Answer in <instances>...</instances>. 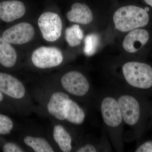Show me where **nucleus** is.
Returning <instances> with one entry per match:
<instances>
[{
  "label": "nucleus",
  "instance_id": "obj_1",
  "mask_svg": "<svg viewBox=\"0 0 152 152\" xmlns=\"http://www.w3.org/2000/svg\"><path fill=\"white\" fill-rule=\"evenodd\" d=\"M36 106L35 113L51 119L65 121L71 98L54 83L35 86L30 91Z\"/></svg>",
  "mask_w": 152,
  "mask_h": 152
},
{
  "label": "nucleus",
  "instance_id": "obj_2",
  "mask_svg": "<svg viewBox=\"0 0 152 152\" xmlns=\"http://www.w3.org/2000/svg\"><path fill=\"white\" fill-rule=\"evenodd\" d=\"M0 91L16 111L18 115H30L36 106L26 86L16 77L0 72Z\"/></svg>",
  "mask_w": 152,
  "mask_h": 152
},
{
  "label": "nucleus",
  "instance_id": "obj_3",
  "mask_svg": "<svg viewBox=\"0 0 152 152\" xmlns=\"http://www.w3.org/2000/svg\"><path fill=\"white\" fill-rule=\"evenodd\" d=\"M142 96L122 94L117 98L124 122L141 134L151 110L149 104Z\"/></svg>",
  "mask_w": 152,
  "mask_h": 152
},
{
  "label": "nucleus",
  "instance_id": "obj_4",
  "mask_svg": "<svg viewBox=\"0 0 152 152\" xmlns=\"http://www.w3.org/2000/svg\"><path fill=\"white\" fill-rule=\"evenodd\" d=\"M123 75L130 86L139 91L152 92V67L145 63L128 62L122 67Z\"/></svg>",
  "mask_w": 152,
  "mask_h": 152
},
{
  "label": "nucleus",
  "instance_id": "obj_5",
  "mask_svg": "<svg viewBox=\"0 0 152 152\" xmlns=\"http://www.w3.org/2000/svg\"><path fill=\"white\" fill-rule=\"evenodd\" d=\"M113 21L117 29L127 32L146 26L149 21V16L147 11L142 8L128 6L116 11Z\"/></svg>",
  "mask_w": 152,
  "mask_h": 152
},
{
  "label": "nucleus",
  "instance_id": "obj_6",
  "mask_svg": "<svg viewBox=\"0 0 152 152\" xmlns=\"http://www.w3.org/2000/svg\"><path fill=\"white\" fill-rule=\"evenodd\" d=\"M72 99L85 100L91 91L88 78L79 71H71L63 74L58 81L54 82Z\"/></svg>",
  "mask_w": 152,
  "mask_h": 152
},
{
  "label": "nucleus",
  "instance_id": "obj_7",
  "mask_svg": "<svg viewBox=\"0 0 152 152\" xmlns=\"http://www.w3.org/2000/svg\"><path fill=\"white\" fill-rule=\"evenodd\" d=\"M64 57L61 51L54 47H41L32 54L31 61L37 69H46L56 67L61 64Z\"/></svg>",
  "mask_w": 152,
  "mask_h": 152
},
{
  "label": "nucleus",
  "instance_id": "obj_8",
  "mask_svg": "<svg viewBox=\"0 0 152 152\" xmlns=\"http://www.w3.org/2000/svg\"><path fill=\"white\" fill-rule=\"evenodd\" d=\"M100 110L104 122L109 129H121L124 121L117 99L112 96L104 97L101 102Z\"/></svg>",
  "mask_w": 152,
  "mask_h": 152
},
{
  "label": "nucleus",
  "instance_id": "obj_9",
  "mask_svg": "<svg viewBox=\"0 0 152 152\" xmlns=\"http://www.w3.org/2000/svg\"><path fill=\"white\" fill-rule=\"evenodd\" d=\"M38 26L44 39L48 42H53L59 39L63 25L58 15L52 12H45L39 18Z\"/></svg>",
  "mask_w": 152,
  "mask_h": 152
},
{
  "label": "nucleus",
  "instance_id": "obj_10",
  "mask_svg": "<svg viewBox=\"0 0 152 152\" xmlns=\"http://www.w3.org/2000/svg\"><path fill=\"white\" fill-rule=\"evenodd\" d=\"M20 143L30 151L54 152L57 151L49 137L37 133L26 132L20 136Z\"/></svg>",
  "mask_w": 152,
  "mask_h": 152
},
{
  "label": "nucleus",
  "instance_id": "obj_11",
  "mask_svg": "<svg viewBox=\"0 0 152 152\" xmlns=\"http://www.w3.org/2000/svg\"><path fill=\"white\" fill-rule=\"evenodd\" d=\"M34 34V29L32 25L23 22L6 30L3 32L2 37L10 43L23 45L31 40Z\"/></svg>",
  "mask_w": 152,
  "mask_h": 152
},
{
  "label": "nucleus",
  "instance_id": "obj_12",
  "mask_svg": "<svg viewBox=\"0 0 152 152\" xmlns=\"http://www.w3.org/2000/svg\"><path fill=\"white\" fill-rule=\"evenodd\" d=\"M50 137H49L57 151L70 152L73 150L72 135L62 123L53 121Z\"/></svg>",
  "mask_w": 152,
  "mask_h": 152
},
{
  "label": "nucleus",
  "instance_id": "obj_13",
  "mask_svg": "<svg viewBox=\"0 0 152 152\" xmlns=\"http://www.w3.org/2000/svg\"><path fill=\"white\" fill-rule=\"evenodd\" d=\"M26 12V7L20 1L12 0L0 3V19L3 21H14L23 16Z\"/></svg>",
  "mask_w": 152,
  "mask_h": 152
},
{
  "label": "nucleus",
  "instance_id": "obj_14",
  "mask_svg": "<svg viewBox=\"0 0 152 152\" xmlns=\"http://www.w3.org/2000/svg\"><path fill=\"white\" fill-rule=\"evenodd\" d=\"M149 39V34L147 30L143 29L132 30L125 37L123 47L129 53H136L147 44Z\"/></svg>",
  "mask_w": 152,
  "mask_h": 152
},
{
  "label": "nucleus",
  "instance_id": "obj_15",
  "mask_svg": "<svg viewBox=\"0 0 152 152\" xmlns=\"http://www.w3.org/2000/svg\"><path fill=\"white\" fill-rule=\"evenodd\" d=\"M70 22L86 25L93 20V15L90 8L85 4L76 3L72 6V9L67 14Z\"/></svg>",
  "mask_w": 152,
  "mask_h": 152
},
{
  "label": "nucleus",
  "instance_id": "obj_16",
  "mask_svg": "<svg viewBox=\"0 0 152 152\" xmlns=\"http://www.w3.org/2000/svg\"><path fill=\"white\" fill-rule=\"evenodd\" d=\"M16 51L10 43L0 37V66L6 69H12L17 65Z\"/></svg>",
  "mask_w": 152,
  "mask_h": 152
},
{
  "label": "nucleus",
  "instance_id": "obj_17",
  "mask_svg": "<svg viewBox=\"0 0 152 152\" xmlns=\"http://www.w3.org/2000/svg\"><path fill=\"white\" fill-rule=\"evenodd\" d=\"M86 118L84 110L75 100L71 98L65 122L75 126H80L84 122Z\"/></svg>",
  "mask_w": 152,
  "mask_h": 152
},
{
  "label": "nucleus",
  "instance_id": "obj_18",
  "mask_svg": "<svg viewBox=\"0 0 152 152\" xmlns=\"http://www.w3.org/2000/svg\"><path fill=\"white\" fill-rule=\"evenodd\" d=\"M65 37L66 41L70 46H77L81 44V41L83 39V33L79 25H74L70 27L67 28Z\"/></svg>",
  "mask_w": 152,
  "mask_h": 152
},
{
  "label": "nucleus",
  "instance_id": "obj_19",
  "mask_svg": "<svg viewBox=\"0 0 152 152\" xmlns=\"http://www.w3.org/2000/svg\"><path fill=\"white\" fill-rule=\"evenodd\" d=\"M17 128L16 123L8 114L0 112V135L4 137L9 135Z\"/></svg>",
  "mask_w": 152,
  "mask_h": 152
},
{
  "label": "nucleus",
  "instance_id": "obj_20",
  "mask_svg": "<svg viewBox=\"0 0 152 152\" xmlns=\"http://www.w3.org/2000/svg\"><path fill=\"white\" fill-rule=\"evenodd\" d=\"M0 150L4 152H25L27 150L20 143L9 140L0 135Z\"/></svg>",
  "mask_w": 152,
  "mask_h": 152
},
{
  "label": "nucleus",
  "instance_id": "obj_21",
  "mask_svg": "<svg viewBox=\"0 0 152 152\" xmlns=\"http://www.w3.org/2000/svg\"><path fill=\"white\" fill-rule=\"evenodd\" d=\"M99 38L96 34H91L85 39L84 52L88 56H91L95 53L99 45Z\"/></svg>",
  "mask_w": 152,
  "mask_h": 152
},
{
  "label": "nucleus",
  "instance_id": "obj_22",
  "mask_svg": "<svg viewBox=\"0 0 152 152\" xmlns=\"http://www.w3.org/2000/svg\"><path fill=\"white\" fill-rule=\"evenodd\" d=\"M0 112L8 115H18L13 106L10 103L7 98L0 91Z\"/></svg>",
  "mask_w": 152,
  "mask_h": 152
},
{
  "label": "nucleus",
  "instance_id": "obj_23",
  "mask_svg": "<svg viewBox=\"0 0 152 152\" xmlns=\"http://www.w3.org/2000/svg\"><path fill=\"white\" fill-rule=\"evenodd\" d=\"M74 151L77 152H96L99 151L97 147L90 143L82 144L79 146L76 147Z\"/></svg>",
  "mask_w": 152,
  "mask_h": 152
},
{
  "label": "nucleus",
  "instance_id": "obj_24",
  "mask_svg": "<svg viewBox=\"0 0 152 152\" xmlns=\"http://www.w3.org/2000/svg\"><path fill=\"white\" fill-rule=\"evenodd\" d=\"M136 152H152V140H148L140 144L137 147Z\"/></svg>",
  "mask_w": 152,
  "mask_h": 152
},
{
  "label": "nucleus",
  "instance_id": "obj_25",
  "mask_svg": "<svg viewBox=\"0 0 152 152\" xmlns=\"http://www.w3.org/2000/svg\"><path fill=\"white\" fill-rule=\"evenodd\" d=\"M145 2L152 7V0H144Z\"/></svg>",
  "mask_w": 152,
  "mask_h": 152
},
{
  "label": "nucleus",
  "instance_id": "obj_26",
  "mask_svg": "<svg viewBox=\"0 0 152 152\" xmlns=\"http://www.w3.org/2000/svg\"><path fill=\"white\" fill-rule=\"evenodd\" d=\"M151 113L152 115V112H151Z\"/></svg>",
  "mask_w": 152,
  "mask_h": 152
}]
</instances>
